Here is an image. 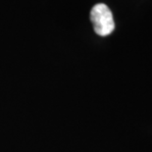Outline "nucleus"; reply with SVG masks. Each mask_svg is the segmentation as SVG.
<instances>
[{"mask_svg":"<svg viewBox=\"0 0 152 152\" xmlns=\"http://www.w3.org/2000/svg\"><path fill=\"white\" fill-rule=\"evenodd\" d=\"M90 20L93 25L94 31L101 37L109 35L115 28L112 12L108 6L103 3L93 6L90 12Z\"/></svg>","mask_w":152,"mask_h":152,"instance_id":"1","label":"nucleus"}]
</instances>
